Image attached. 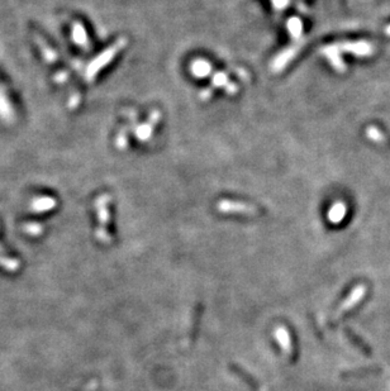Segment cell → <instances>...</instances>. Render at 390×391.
<instances>
[{
    "mask_svg": "<svg viewBox=\"0 0 390 391\" xmlns=\"http://www.w3.org/2000/svg\"><path fill=\"white\" fill-rule=\"evenodd\" d=\"M365 294H366V286L365 285H357L356 287L352 290V293L350 294L348 298L343 301L342 304L340 305V308L335 312V317H333V320H338L343 314H346L350 309L355 308L360 301L364 299Z\"/></svg>",
    "mask_w": 390,
    "mask_h": 391,
    "instance_id": "obj_1",
    "label": "cell"
},
{
    "mask_svg": "<svg viewBox=\"0 0 390 391\" xmlns=\"http://www.w3.org/2000/svg\"><path fill=\"white\" fill-rule=\"evenodd\" d=\"M333 48H335L338 53L350 52L356 56H368L373 53V46L365 41L337 43V45H333Z\"/></svg>",
    "mask_w": 390,
    "mask_h": 391,
    "instance_id": "obj_2",
    "label": "cell"
},
{
    "mask_svg": "<svg viewBox=\"0 0 390 391\" xmlns=\"http://www.w3.org/2000/svg\"><path fill=\"white\" fill-rule=\"evenodd\" d=\"M275 338L279 341V344H280L282 351H284L285 353H288V355H292L293 352L292 341H290L289 333H288V331L285 330L284 327L278 328V330L275 331Z\"/></svg>",
    "mask_w": 390,
    "mask_h": 391,
    "instance_id": "obj_3",
    "label": "cell"
},
{
    "mask_svg": "<svg viewBox=\"0 0 390 391\" xmlns=\"http://www.w3.org/2000/svg\"><path fill=\"white\" fill-rule=\"evenodd\" d=\"M345 215H346V207L343 203H336L335 205L330 209V213H328V218H330V220L333 223V224L340 223L341 220L345 218Z\"/></svg>",
    "mask_w": 390,
    "mask_h": 391,
    "instance_id": "obj_4",
    "label": "cell"
},
{
    "mask_svg": "<svg viewBox=\"0 0 390 391\" xmlns=\"http://www.w3.org/2000/svg\"><path fill=\"white\" fill-rule=\"evenodd\" d=\"M219 209L223 212H237V213H255L254 208L244 205V204H235V203H228V201H223L219 204Z\"/></svg>",
    "mask_w": 390,
    "mask_h": 391,
    "instance_id": "obj_5",
    "label": "cell"
},
{
    "mask_svg": "<svg viewBox=\"0 0 390 391\" xmlns=\"http://www.w3.org/2000/svg\"><path fill=\"white\" fill-rule=\"evenodd\" d=\"M192 71L195 76L198 77H204L211 72V65L209 62L204 61V60H198L195 62H193L192 65Z\"/></svg>",
    "mask_w": 390,
    "mask_h": 391,
    "instance_id": "obj_6",
    "label": "cell"
},
{
    "mask_svg": "<svg viewBox=\"0 0 390 391\" xmlns=\"http://www.w3.org/2000/svg\"><path fill=\"white\" fill-rule=\"evenodd\" d=\"M346 336L348 337L350 341L354 342V344L357 347V348H359L360 351H361V352H364V355H367V356H370V355H371V349L368 348V347L366 346V344H365L364 342H362L361 339L359 338V337L355 336V334L352 333L351 331H346Z\"/></svg>",
    "mask_w": 390,
    "mask_h": 391,
    "instance_id": "obj_7",
    "label": "cell"
},
{
    "mask_svg": "<svg viewBox=\"0 0 390 391\" xmlns=\"http://www.w3.org/2000/svg\"><path fill=\"white\" fill-rule=\"evenodd\" d=\"M379 372H381V370L379 367H367V368H361V370L347 372L346 376L361 377V376H368V375H378Z\"/></svg>",
    "mask_w": 390,
    "mask_h": 391,
    "instance_id": "obj_8",
    "label": "cell"
},
{
    "mask_svg": "<svg viewBox=\"0 0 390 391\" xmlns=\"http://www.w3.org/2000/svg\"><path fill=\"white\" fill-rule=\"evenodd\" d=\"M288 27H289L290 32L294 37H299L300 33H302V22H300L298 18H292L288 23Z\"/></svg>",
    "mask_w": 390,
    "mask_h": 391,
    "instance_id": "obj_9",
    "label": "cell"
},
{
    "mask_svg": "<svg viewBox=\"0 0 390 391\" xmlns=\"http://www.w3.org/2000/svg\"><path fill=\"white\" fill-rule=\"evenodd\" d=\"M366 134H367L368 138L373 139V141H375V142H381L384 139L383 134H381L380 131H379V129H376L375 127H370V128L367 129Z\"/></svg>",
    "mask_w": 390,
    "mask_h": 391,
    "instance_id": "obj_10",
    "label": "cell"
},
{
    "mask_svg": "<svg viewBox=\"0 0 390 391\" xmlns=\"http://www.w3.org/2000/svg\"><path fill=\"white\" fill-rule=\"evenodd\" d=\"M386 34H389L390 36V26L386 27Z\"/></svg>",
    "mask_w": 390,
    "mask_h": 391,
    "instance_id": "obj_11",
    "label": "cell"
}]
</instances>
